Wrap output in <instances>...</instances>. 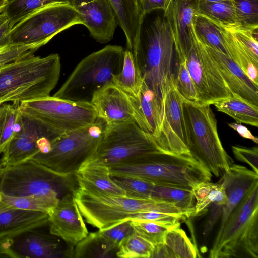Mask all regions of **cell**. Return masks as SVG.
Instances as JSON below:
<instances>
[{
    "label": "cell",
    "mask_w": 258,
    "mask_h": 258,
    "mask_svg": "<svg viewBox=\"0 0 258 258\" xmlns=\"http://www.w3.org/2000/svg\"><path fill=\"white\" fill-rule=\"evenodd\" d=\"M219 182L223 185L227 198L223 207L220 230L234 208L258 183V174L245 166L232 164Z\"/></svg>",
    "instance_id": "obj_21"
},
{
    "label": "cell",
    "mask_w": 258,
    "mask_h": 258,
    "mask_svg": "<svg viewBox=\"0 0 258 258\" xmlns=\"http://www.w3.org/2000/svg\"><path fill=\"white\" fill-rule=\"evenodd\" d=\"M33 229L0 244L13 258L74 257V248L51 234Z\"/></svg>",
    "instance_id": "obj_15"
},
{
    "label": "cell",
    "mask_w": 258,
    "mask_h": 258,
    "mask_svg": "<svg viewBox=\"0 0 258 258\" xmlns=\"http://www.w3.org/2000/svg\"><path fill=\"white\" fill-rule=\"evenodd\" d=\"M131 51L143 82L163 103L174 86V43L166 19L158 16L145 24L142 18Z\"/></svg>",
    "instance_id": "obj_1"
},
{
    "label": "cell",
    "mask_w": 258,
    "mask_h": 258,
    "mask_svg": "<svg viewBox=\"0 0 258 258\" xmlns=\"http://www.w3.org/2000/svg\"><path fill=\"white\" fill-rule=\"evenodd\" d=\"M45 212L12 209L0 212V244L27 231L48 224Z\"/></svg>",
    "instance_id": "obj_24"
},
{
    "label": "cell",
    "mask_w": 258,
    "mask_h": 258,
    "mask_svg": "<svg viewBox=\"0 0 258 258\" xmlns=\"http://www.w3.org/2000/svg\"><path fill=\"white\" fill-rule=\"evenodd\" d=\"M150 198L174 204L183 209L195 211V197L191 189L154 184Z\"/></svg>",
    "instance_id": "obj_35"
},
{
    "label": "cell",
    "mask_w": 258,
    "mask_h": 258,
    "mask_svg": "<svg viewBox=\"0 0 258 258\" xmlns=\"http://www.w3.org/2000/svg\"><path fill=\"white\" fill-rule=\"evenodd\" d=\"M66 133L21 114L0 162L3 166L12 165L29 160L38 153H46L51 143Z\"/></svg>",
    "instance_id": "obj_14"
},
{
    "label": "cell",
    "mask_w": 258,
    "mask_h": 258,
    "mask_svg": "<svg viewBox=\"0 0 258 258\" xmlns=\"http://www.w3.org/2000/svg\"><path fill=\"white\" fill-rule=\"evenodd\" d=\"M180 226L169 229L163 243L172 252L175 258H195L198 256L196 246Z\"/></svg>",
    "instance_id": "obj_38"
},
{
    "label": "cell",
    "mask_w": 258,
    "mask_h": 258,
    "mask_svg": "<svg viewBox=\"0 0 258 258\" xmlns=\"http://www.w3.org/2000/svg\"><path fill=\"white\" fill-rule=\"evenodd\" d=\"M20 102L0 104V154L12 140L21 116Z\"/></svg>",
    "instance_id": "obj_34"
},
{
    "label": "cell",
    "mask_w": 258,
    "mask_h": 258,
    "mask_svg": "<svg viewBox=\"0 0 258 258\" xmlns=\"http://www.w3.org/2000/svg\"><path fill=\"white\" fill-rule=\"evenodd\" d=\"M0 257H10L7 253L0 247Z\"/></svg>",
    "instance_id": "obj_56"
},
{
    "label": "cell",
    "mask_w": 258,
    "mask_h": 258,
    "mask_svg": "<svg viewBox=\"0 0 258 258\" xmlns=\"http://www.w3.org/2000/svg\"><path fill=\"white\" fill-rule=\"evenodd\" d=\"M196 13L217 26L226 28L237 26L232 0L205 2L196 0Z\"/></svg>",
    "instance_id": "obj_29"
},
{
    "label": "cell",
    "mask_w": 258,
    "mask_h": 258,
    "mask_svg": "<svg viewBox=\"0 0 258 258\" xmlns=\"http://www.w3.org/2000/svg\"><path fill=\"white\" fill-rule=\"evenodd\" d=\"M49 232L72 248L87 236L88 231L72 192L60 198L49 213Z\"/></svg>",
    "instance_id": "obj_18"
},
{
    "label": "cell",
    "mask_w": 258,
    "mask_h": 258,
    "mask_svg": "<svg viewBox=\"0 0 258 258\" xmlns=\"http://www.w3.org/2000/svg\"><path fill=\"white\" fill-rule=\"evenodd\" d=\"M135 232L154 245L162 243L167 232L170 229L153 222L130 220Z\"/></svg>",
    "instance_id": "obj_43"
},
{
    "label": "cell",
    "mask_w": 258,
    "mask_h": 258,
    "mask_svg": "<svg viewBox=\"0 0 258 258\" xmlns=\"http://www.w3.org/2000/svg\"><path fill=\"white\" fill-rule=\"evenodd\" d=\"M182 111L189 154L212 174L220 176L229 169L232 160L219 138L210 105L184 100Z\"/></svg>",
    "instance_id": "obj_5"
},
{
    "label": "cell",
    "mask_w": 258,
    "mask_h": 258,
    "mask_svg": "<svg viewBox=\"0 0 258 258\" xmlns=\"http://www.w3.org/2000/svg\"><path fill=\"white\" fill-rule=\"evenodd\" d=\"M124 50L121 46L108 45L88 55L76 66L53 96L90 102L95 92L120 72Z\"/></svg>",
    "instance_id": "obj_7"
},
{
    "label": "cell",
    "mask_w": 258,
    "mask_h": 258,
    "mask_svg": "<svg viewBox=\"0 0 258 258\" xmlns=\"http://www.w3.org/2000/svg\"><path fill=\"white\" fill-rule=\"evenodd\" d=\"M211 206L210 214L203 231V235L205 236L209 234L217 220L222 214L223 206L217 205L215 204H212Z\"/></svg>",
    "instance_id": "obj_51"
},
{
    "label": "cell",
    "mask_w": 258,
    "mask_h": 258,
    "mask_svg": "<svg viewBox=\"0 0 258 258\" xmlns=\"http://www.w3.org/2000/svg\"><path fill=\"white\" fill-rule=\"evenodd\" d=\"M13 26L4 12L0 13V49L11 44L10 33Z\"/></svg>",
    "instance_id": "obj_50"
},
{
    "label": "cell",
    "mask_w": 258,
    "mask_h": 258,
    "mask_svg": "<svg viewBox=\"0 0 258 258\" xmlns=\"http://www.w3.org/2000/svg\"><path fill=\"white\" fill-rule=\"evenodd\" d=\"M56 4H70V0H9L3 12L8 16L13 26L33 12Z\"/></svg>",
    "instance_id": "obj_37"
},
{
    "label": "cell",
    "mask_w": 258,
    "mask_h": 258,
    "mask_svg": "<svg viewBox=\"0 0 258 258\" xmlns=\"http://www.w3.org/2000/svg\"><path fill=\"white\" fill-rule=\"evenodd\" d=\"M219 28L229 57L241 68L252 82L258 85V62L253 59L233 33Z\"/></svg>",
    "instance_id": "obj_30"
},
{
    "label": "cell",
    "mask_w": 258,
    "mask_h": 258,
    "mask_svg": "<svg viewBox=\"0 0 258 258\" xmlns=\"http://www.w3.org/2000/svg\"><path fill=\"white\" fill-rule=\"evenodd\" d=\"M154 246L134 231L120 242L116 256L120 258H151Z\"/></svg>",
    "instance_id": "obj_39"
},
{
    "label": "cell",
    "mask_w": 258,
    "mask_h": 258,
    "mask_svg": "<svg viewBox=\"0 0 258 258\" xmlns=\"http://www.w3.org/2000/svg\"><path fill=\"white\" fill-rule=\"evenodd\" d=\"M3 167H4V166H3V165L2 164V163L0 162V178H1L2 173Z\"/></svg>",
    "instance_id": "obj_58"
},
{
    "label": "cell",
    "mask_w": 258,
    "mask_h": 258,
    "mask_svg": "<svg viewBox=\"0 0 258 258\" xmlns=\"http://www.w3.org/2000/svg\"><path fill=\"white\" fill-rule=\"evenodd\" d=\"M60 198L54 195H30L11 196L0 193V212L12 209L49 213Z\"/></svg>",
    "instance_id": "obj_28"
},
{
    "label": "cell",
    "mask_w": 258,
    "mask_h": 258,
    "mask_svg": "<svg viewBox=\"0 0 258 258\" xmlns=\"http://www.w3.org/2000/svg\"><path fill=\"white\" fill-rule=\"evenodd\" d=\"M69 178L59 177L31 160L4 166L0 178V193L11 196L30 195L58 196Z\"/></svg>",
    "instance_id": "obj_12"
},
{
    "label": "cell",
    "mask_w": 258,
    "mask_h": 258,
    "mask_svg": "<svg viewBox=\"0 0 258 258\" xmlns=\"http://www.w3.org/2000/svg\"><path fill=\"white\" fill-rule=\"evenodd\" d=\"M196 0H170L163 17L173 35L176 56H180L189 46L190 26L196 14Z\"/></svg>",
    "instance_id": "obj_22"
},
{
    "label": "cell",
    "mask_w": 258,
    "mask_h": 258,
    "mask_svg": "<svg viewBox=\"0 0 258 258\" xmlns=\"http://www.w3.org/2000/svg\"><path fill=\"white\" fill-rule=\"evenodd\" d=\"M111 178L125 191V196L138 199L150 198L154 184L132 177L111 176Z\"/></svg>",
    "instance_id": "obj_42"
},
{
    "label": "cell",
    "mask_w": 258,
    "mask_h": 258,
    "mask_svg": "<svg viewBox=\"0 0 258 258\" xmlns=\"http://www.w3.org/2000/svg\"><path fill=\"white\" fill-rule=\"evenodd\" d=\"M20 109L22 115L64 132L84 127L98 118L91 102L50 95L21 101Z\"/></svg>",
    "instance_id": "obj_11"
},
{
    "label": "cell",
    "mask_w": 258,
    "mask_h": 258,
    "mask_svg": "<svg viewBox=\"0 0 258 258\" xmlns=\"http://www.w3.org/2000/svg\"><path fill=\"white\" fill-rule=\"evenodd\" d=\"M99 231L108 245L116 250L120 242L134 232L130 220L122 222L108 229Z\"/></svg>",
    "instance_id": "obj_45"
},
{
    "label": "cell",
    "mask_w": 258,
    "mask_h": 258,
    "mask_svg": "<svg viewBox=\"0 0 258 258\" xmlns=\"http://www.w3.org/2000/svg\"><path fill=\"white\" fill-rule=\"evenodd\" d=\"M42 43L32 44H9L0 49V66L32 55Z\"/></svg>",
    "instance_id": "obj_44"
},
{
    "label": "cell",
    "mask_w": 258,
    "mask_h": 258,
    "mask_svg": "<svg viewBox=\"0 0 258 258\" xmlns=\"http://www.w3.org/2000/svg\"><path fill=\"white\" fill-rule=\"evenodd\" d=\"M183 100L174 86L163 101L160 131L155 139L163 152L176 155H190L186 144L182 111Z\"/></svg>",
    "instance_id": "obj_16"
},
{
    "label": "cell",
    "mask_w": 258,
    "mask_h": 258,
    "mask_svg": "<svg viewBox=\"0 0 258 258\" xmlns=\"http://www.w3.org/2000/svg\"><path fill=\"white\" fill-rule=\"evenodd\" d=\"M199 1L213 2H219V1H225V0H199Z\"/></svg>",
    "instance_id": "obj_57"
},
{
    "label": "cell",
    "mask_w": 258,
    "mask_h": 258,
    "mask_svg": "<svg viewBox=\"0 0 258 258\" xmlns=\"http://www.w3.org/2000/svg\"><path fill=\"white\" fill-rule=\"evenodd\" d=\"M112 82L127 94L139 97L143 80L133 53L128 49L124 50L122 69L113 76Z\"/></svg>",
    "instance_id": "obj_31"
},
{
    "label": "cell",
    "mask_w": 258,
    "mask_h": 258,
    "mask_svg": "<svg viewBox=\"0 0 258 258\" xmlns=\"http://www.w3.org/2000/svg\"><path fill=\"white\" fill-rule=\"evenodd\" d=\"M194 28L198 38L204 44L229 56L219 27L196 13Z\"/></svg>",
    "instance_id": "obj_36"
},
{
    "label": "cell",
    "mask_w": 258,
    "mask_h": 258,
    "mask_svg": "<svg viewBox=\"0 0 258 258\" xmlns=\"http://www.w3.org/2000/svg\"><path fill=\"white\" fill-rule=\"evenodd\" d=\"M228 125L230 128L236 131L243 138L249 139L256 144L258 143L257 138L253 135L250 131L246 126L241 123L235 122L228 123Z\"/></svg>",
    "instance_id": "obj_52"
},
{
    "label": "cell",
    "mask_w": 258,
    "mask_h": 258,
    "mask_svg": "<svg viewBox=\"0 0 258 258\" xmlns=\"http://www.w3.org/2000/svg\"><path fill=\"white\" fill-rule=\"evenodd\" d=\"M106 125L98 118L92 124L64 133L51 143L48 152L38 153L29 160L59 177L70 178L94 155Z\"/></svg>",
    "instance_id": "obj_8"
},
{
    "label": "cell",
    "mask_w": 258,
    "mask_h": 258,
    "mask_svg": "<svg viewBox=\"0 0 258 258\" xmlns=\"http://www.w3.org/2000/svg\"><path fill=\"white\" fill-rule=\"evenodd\" d=\"M138 101V126L155 139L160 131L163 102L144 82Z\"/></svg>",
    "instance_id": "obj_25"
},
{
    "label": "cell",
    "mask_w": 258,
    "mask_h": 258,
    "mask_svg": "<svg viewBox=\"0 0 258 258\" xmlns=\"http://www.w3.org/2000/svg\"><path fill=\"white\" fill-rule=\"evenodd\" d=\"M176 58L178 59V64L174 74L175 88L184 100L198 103L195 84L185 63L184 58L182 57H176Z\"/></svg>",
    "instance_id": "obj_41"
},
{
    "label": "cell",
    "mask_w": 258,
    "mask_h": 258,
    "mask_svg": "<svg viewBox=\"0 0 258 258\" xmlns=\"http://www.w3.org/2000/svg\"><path fill=\"white\" fill-rule=\"evenodd\" d=\"M180 220L184 219L181 217L174 214L150 211L137 213L130 220L150 221L173 228L180 226Z\"/></svg>",
    "instance_id": "obj_47"
},
{
    "label": "cell",
    "mask_w": 258,
    "mask_h": 258,
    "mask_svg": "<svg viewBox=\"0 0 258 258\" xmlns=\"http://www.w3.org/2000/svg\"><path fill=\"white\" fill-rule=\"evenodd\" d=\"M211 258H258V183L231 212L219 230Z\"/></svg>",
    "instance_id": "obj_6"
},
{
    "label": "cell",
    "mask_w": 258,
    "mask_h": 258,
    "mask_svg": "<svg viewBox=\"0 0 258 258\" xmlns=\"http://www.w3.org/2000/svg\"><path fill=\"white\" fill-rule=\"evenodd\" d=\"M116 251L108 245L98 231L88 233L74 246V257H116Z\"/></svg>",
    "instance_id": "obj_33"
},
{
    "label": "cell",
    "mask_w": 258,
    "mask_h": 258,
    "mask_svg": "<svg viewBox=\"0 0 258 258\" xmlns=\"http://www.w3.org/2000/svg\"><path fill=\"white\" fill-rule=\"evenodd\" d=\"M223 29L233 33L246 48L253 59L258 62L257 31L244 29L238 26Z\"/></svg>",
    "instance_id": "obj_46"
},
{
    "label": "cell",
    "mask_w": 258,
    "mask_h": 258,
    "mask_svg": "<svg viewBox=\"0 0 258 258\" xmlns=\"http://www.w3.org/2000/svg\"><path fill=\"white\" fill-rule=\"evenodd\" d=\"M75 8L80 14L83 25L96 41L106 43L113 39L118 23L109 0H93Z\"/></svg>",
    "instance_id": "obj_19"
},
{
    "label": "cell",
    "mask_w": 258,
    "mask_h": 258,
    "mask_svg": "<svg viewBox=\"0 0 258 258\" xmlns=\"http://www.w3.org/2000/svg\"><path fill=\"white\" fill-rule=\"evenodd\" d=\"M192 190L196 200L195 216L203 213L212 204L224 206L227 202L224 187L219 182H202L195 185Z\"/></svg>",
    "instance_id": "obj_32"
},
{
    "label": "cell",
    "mask_w": 258,
    "mask_h": 258,
    "mask_svg": "<svg viewBox=\"0 0 258 258\" xmlns=\"http://www.w3.org/2000/svg\"><path fill=\"white\" fill-rule=\"evenodd\" d=\"M205 46L230 93L236 94L258 106V85L228 56Z\"/></svg>",
    "instance_id": "obj_20"
},
{
    "label": "cell",
    "mask_w": 258,
    "mask_h": 258,
    "mask_svg": "<svg viewBox=\"0 0 258 258\" xmlns=\"http://www.w3.org/2000/svg\"><path fill=\"white\" fill-rule=\"evenodd\" d=\"M232 1L234 7L237 26L244 29L257 31L258 1Z\"/></svg>",
    "instance_id": "obj_40"
},
{
    "label": "cell",
    "mask_w": 258,
    "mask_h": 258,
    "mask_svg": "<svg viewBox=\"0 0 258 258\" xmlns=\"http://www.w3.org/2000/svg\"><path fill=\"white\" fill-rule=\"evenodd\" d=\"M9 0H0V13L4 11Z\"/></svg>",
    "instance_id": "obj_55"
},
{
    "label": "cell",
    "mask_w": 258,
    "mask_h": 258,
    "mask_svg": "<svg viewBox=\"0 0 258 258\" xmlns=\"http://www.w3.org/2000/svg\"><path fill=\"white\" fill-rule=\"evenodd\" d=\"M140 10L142 16L152 11L161 9L164 11L170 0H138Z\"/></svg>",
    "instance_id": "obj_49"
},
{
    "label": "cell",
    "mask_w": 258,
    "mask_h": 258,
    "mask_svg": "<svg viewBox=\"0 0 258 258\" xmlns=\"http://www.w3.org/2000/svg\"><path fill=\"white\" fill-rule=\"evenodd\" d=\"M77 24L83 25V21L79 13L71 5H48L16 23L10 31V43L46 44L56 34Z\"/></svg>",
    "instance_id": "obj_10"
},
{
    "label": "cell",
    "mask_w": 258,
    "mask_h": 258,
    "mask_svg": "<svg viewBox=\"0 0 258 258\" xmlns=\"http://www.w3.org/2000/svg\"><path fill=\"white\" fill-rule=\"evenodd\" d=\"M92 1L93 0H70V5L75 8L89 3Z\"/></svg>",
    "instance_id": "obj_54"
},
{
    "label": "cell",
    "mask_w": 258,
    "mask_h": 258,
    "mask_svg": "<svg viewBox=\"0 0 258 258\" xmlns=\"http://www.w3.org/2000/svg\"><path fill=\"white\" fill-rule=\"evenodd\" d=\"M160 152L163 151L150 134L135 122L128 121L106 124L92 157L110 166Z\"/></svg>",
    "instance_id": "obj_9"
},
{
    "label": "cell",
    "mask_w": 258,
    "mask_h": 258,
    "mask_svg": "<svg viewBox=\"0 0 258 258\" xmlns=\"http://www.w3.org/2000/svg\"><path fill=\"white\" fill-rule=\"evenodd\" d=\"M86 221L99 230L108 229L130 220L139 213L154 211L174 214L184 220L195 216L194 210L153 199H138L87 190L77 187L73 192Z\"/></svg>",
    "instance_id": "obj_2"
},
{
    "label": "cell",
    "mask_w": 258,
    "mask_h": 258,
    "mask_svg": "<svg viewBox=\"0 0 258 258\" xmlns=\"http://www.w3.org/2000/svg\"><path fill=\"white\" fill-rule=\"evenodd\" d=\"M109 168L111 176L135 178L191 190L200 182L210 181L212 177L190 155L164 152L147 154Z\"/></svg>",
    "instance_id": "obj_3"
},
{
    "label": "cell",
    "mask_w": 258,
    "mask_h": 258,
    "mask_svg": "<svg viewBox=\"0 0 258 258\" xmlns=\"http://www.w3.org/2000/svg\"><path fill=\"white\" fill-rule=\"evenodd\" d=\"M138 98L127 94L111 82L95 92L90 102L98 118L107 124L134 121L138 125Z\"/></svg>",
    "instance_id": "obj_17"
},
{
    "label": "cell",
    "mask_w": 258,
    "mask_h": 258,
    "mask_svg": "<svg viewBox=\"0 0 258 258\" xmlns=\"http://www.w3.org/2000/svg\"><path fill=\"white\" fill-rule=\"evenodd\" d=\"M115 11L118 23L123 31L127 49L132 51L144 16L138 0H109Z\"/></svg>",
    "instance_id": "obj_26"
},
{
    "label": "cell",
    "mask_w": 258,
    "mask_h": 258,
    "mask_svg": "<svg viewBox=\"0 0 258 258\" xmlns=\"http://www.w3.org/2000/svg\"><path fill=\"white\" fill-rule=\"evenodd\" d=\"M175 258L172 252L164 243H160L154 246L151 258Z\"/></svg>",
    "instance_id": "obj_53"
},
{
    "label": "cell",
    "mask_w": 258,
    "mask_h": 258,
    "mask_svg": "<svg viewBox=\"0 0 258 258\" xmlns=\"http://www.w3.org/2000/svg\"><path fill=\"white\" fill-rule=\"evenodd\" d=\"M78 187L87 190L125 196V191L112 179L109 166L91 157L85 162L74 175Z\"/></svg>",
    "instance_id": "obj_23"
},
{
    "label": "cell",
    "mask_w": 258,
    "mask_h": 258,
    "mask_svg": "<svg viewBox=\"0 0 258 258\" xmlns=\"http://www.w3.org/2000/svg\"><path fill=\"white\" fill-rule=\"evenodd\" d=\"M191 41L181 57L192 78L197 92L198 103L213 105L216 100L231 93L205 45L198 38L191 24Z\"/></svg>",
    "instance_id": "obj_13"
},
{
    "label": "cell",
    "mask_w": 258,
    "mask_h": 258,
    "mask_svg": "<svg viewBox=\"0 0 258 258\" xmlns=\"http://www.w3.org/2000/svg\"><path fill=\"white\" fill-rule=\"evenodd\" d=\"M60 70L58 54L32 55L0 66V104L49 96Z\"/></svg>",
    "instance_id": "obj_4"
},
{
    "label": "cell",
    "mask_w": 258,
    "mask_h": 258,
    "mask_svg": "<svg viewBox=\"0 0 258 258\" xmlns=\"http://www.w3.org/2000/svg\"><path fill=\"white\" fill-rule=\"evenodd\" d=\"M232 150L235 157L239 161L249 165L252 170L258 174V148H247L232 146Z\"/></svg>",
    "instance_id": "obj_48"
},
{
    "label": "cell",
    "mask_w": 258,
    "mask_h": 258,
    "mask_svg": "<svg viewBox=\"0 0 258 258\" xmlns=\"http://www.w3.org/2000/svg\"><path fill=\"white\" fill-rule=\"evenodd\" d=\"M213 105L218 111L230 116L236 123L258 126V106L236 94L231 93L216 100Z\"/></svg>",
    "instance_id": "obj_27"
}]
</instances>
